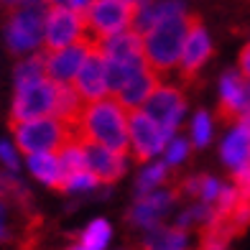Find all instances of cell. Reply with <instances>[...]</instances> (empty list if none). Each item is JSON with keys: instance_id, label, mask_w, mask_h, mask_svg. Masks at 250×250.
<instances>
[{"instance_id": "6da1fadb", "label": "cell", "mask_w": 250, "mask_h": 250, "mask_svg": "<svg viewBox=\"0 0 250 250\" xmlns=\"http://www.w3.org/2000/svg\"><path fill=\"white\" fill-rule=\"evenodd\" d=\"M77 130L82 143H97L115 153L128 151V115L112 97L87 102Z\"/></svg>"}, {"instance_id": "7a4b0ae2", "label": "cell", "mask_w": 250, "mask_h": 250, "mask_svg": "<svg viewBox=\"0 0 250 250\" xmlns=\"http://www.w3.org/2000/svg\"><path fill=\"white\" fill-rule=\"evenodd\" d=\"M189 23H191V13L187 10V13L164 18L151 33L143 36L146 64L161 77V82H164V74L171 72L174 66L179 64L181 49H184V41H187Z\"/></svg>"}, {"instance_id": "3957f363", "label": "cell", "mask_w": 250, "mask_h": 250, "mask_svg": "<svg viewBox=\"0 0 250 250\" xmlns=\"http://www.w3.org/2000/svg\"><path fill=\"white\" fill-rule=\"evenodd\" d=\"M13 146L18 153H59L69 141H79L77 128H69L66 123L56 118H39L26 123H13Z\"/></svg>"}, {"instance_id": "277c9868", "label": "cell", "mask_w": 250, "mask_h": 250, "mask_svg": "<svg viewBox=\"0 0 250 250\" xmlns=\"http://www.w3.org/2000/svg\"><path fill=\"white\" fill-rule=\"evenodd\" d=\"M46 0H23L8 18L5 43L13 54H33L43 43V21H46Z\"/></svg>"}, {"instance_id": "5b68a950", "label": "cell", "mask_w": 250, "mask_h": 250, "mask_svg": "<svg viewBox=\"0 0 250 250\" xmlns=\"http://www.w3.org/2000/svg\"><path fill=\"white\" fill-rule=\"evenodd\" d=\"M135 8L138 5L133 0H92L82 16L87 28L97 39H107V36H115V33L130 31Z\"/></svg>"}, {"instance_id": "8992f818", "label": "cell", "mask_w": 250, "mask_h": 250, "mask_svg": "<svg viewBox=\"0 0 250 250\" xmlns=\"http://www.w3.org/2000/svg\"><path fill=\"white\" fill-rule=\"evenodd\" d=\"M84 33H87V23L82 13L49 5L46 21H43V51H62L66 46L82 43Z\"/></svg>"}, {"instance_id": "52a82bcc", "label": "cell", "mask_w": 250, "mask_h": 250, "mask_svg": "<svg viewBox=\"0 0 250 250\" xmlns=\"http://www.w3.org/2000/svg\"><path fill=\"white\" fill-rule=\"evenodd\" d=\"M143 112H146V118H151L161 128V133L166 138H171L179 128L181 118H184V112H187V97L181 89L161 82L153 89V95L146 100Z\"/></svg>"}, {"instance_id": "ba28073f", "label": "cell", "mask_w": 250, "mask_h": 250, "mask_svg": "<svg viewBox=\"0 0 250 250\" xmlns=\"http://www.w3.org/2000/svg\"><path fill=\"white\" fill-rule=\"evenodd\" d=\"M51 110H54V82L51 79H39L33 84L16 87L13 110H10L13 123L51 118Z\"/></svg>"}, {"instance_id": "9c48e42d", "label": "cell", "mask_w": 250, "mask_h": 250, "mask_svg": "<svg viewBox=\"0 0 250 250\" xmlns=\"http://www.w3.org/2000/svg\"><path fill=\"white\" fill-rule=\"evenodd\" d=\"M125 115H128V146H130L135 161L146 164L148 158H153L156 153L164 151L168 138L161 133V128H158L151 118H146L143 110L125 112Z\"/></svg>"}, {"instance_id": "30bf717a", "label": "cell", "mask_w": 250, "mask_h": 250, "mask_svg": "<svg viewBox=\"0 0 250 250\" xmlns=\"http://www.w3.org/2000/svg\"><path fill=\"white\" fill-rule=\"evenodd\" d=\"M212 54V41H209V33L204 28L202 18L191 13V23H189V31H187V41H184V49H181V56H179V72H181V79H194L197 72L204 66V62L209 59Z\"/></svg>"}, {"instance_id": "8fae6325", "label": "cell", "mask_w": 250, "mask_h": 250, "mask_svg": "<svg viewBox=\"0 0 250 250\" xmlns=\"http://www.w3.org/2000/svg\"><path fill=\"white\" fill-rule=\"evenodd\" d=\"M250 112V79L240 72L222 74L220 82V118L225 123H240Z\"/></svg>"}, {"instance_id": "7c38bea8", "label": "cell", "mask_w": 250, "mask_h": 250, "mask_svg": "<svg viewBox=\"0 0 250 250\" xmlns=\"http://www.w3.org/2000/svg\"><path fill=\"white\" fill-rule=\"evenodd\" d=\"M84 146V161H87V171L95 176L97 184H112L125 174V153H115L97 143H82Z\"/></svg>"}, {"instance_id": "4fadbf2b", "label": "cell", "mask_w": 250, "mask_h": 250, "mask_svg": "<svg viewBox=\"0 0 250 250\" xmlns=\"http://www.w3.org/2000/svg\"><path fill=\"white\" fill-rule=\"evenodd\" d=\"M89 49L84 43H74L62 51H43V62H46V77L54 84H74V77L79 66L84 64Z\"/></svg>"}, {"instance_id": "5bb4252c", "label": "cell", "mask_w": 250, "mask_h": 250, "mask_svg": "<svg viewBox=\"0 0 250 250\" xmlns=\"http://www.w3.org/2000/svg\"><path fill=\"white\" fill-rule=\"evenodd\" d=\"M105 56L100 51H89L84 64L79 66V72L74 77V89L79 92L84 102H97L107 95V84H105Z\"/></svg>"}, {"instance_id": "9a60e30c", "label": "cell", "mask_w": 250, "mask_h": 250, "mask_svg": "<svg viewBox=\"0 0 250 250\" xmlns=\"http://www.w3.org/2000/svg\"><path fill=\"white\" fill-rule=\"evenodd\" d=\"M161 84V77H158L148 64L141 66L138 72H133V77L123 84V89L112 97L125 112H135L146 105V100L153 95V89Z\"/></svg>"}, {"instance_id": "2e32d148", "label": "cell", "mask_w": 250, "mask_h": 250, "mask_svg": "<svg viewBox=\"0 0 250 250\" xmlns=\"http://www.w3.org/2000/svg\"><path fill=\"white\" fill-rule=\"evenodd\" d=\"M100 54L105 56V62H115V64H125V66H143L146 64L143 39L133 31H123V33H115V36L102 39Z\"/></svg>"}, {"instance_id": "e0dca14e", "label": "cell", "mask_w": 250, "mask_h": 250, "mask_svg": "<svg viewBox=\"0 0 250 250\" xmlns=\"http://www.w3.org/2000/svg\"><path fill=\"white\" fill-rule=\"evenodd\" d=\"M179 197V191H151L146 197H138L135 207L130 209V222L146 227V230H153V227L161 225V217L174 207V202Z\"/></svg>"}, {"instance_id": "ac0fdd59", "label": "cell", "mask_w": 250, "mask_h": 250, "mask_svg": "<svg viewBox=\"0 0 250 250\" xmlns=\"http://www.w3.org/2000/svg\"><path fill=\"white\" fill-rule=\"evenodd\" d=\"M87 102L79 97V92L72 84H54V110H51V118L66 123L69 128H77L79 118L84 112Z\"/></svg>"}, {"instance_id": "d6986e66", "label": "cell", "mask_w": 250, "mask_h": 250, "mask_svg": "<svg viewBox=\"0 0 250 250\" xmlns=\"http://www.w3.org/2000/svg\"><path fill=\"white\" fill-rule=\"evenodd\" d=\"M143 250H189V237H187L184 230H179V227L158 225L146 235Z\"/></svg>"}, {"instance_id": "ffe728a7", "label": "cell", "mask_w": 250, "mask_h": 250, "mask_svg": "<svg viewBox=\"0 0 250 250\" xmlns=\"http://www.w3.org/2000/svg\"><path fill=\"white\" fill-rule=\"evenodd\" d=\"M26 166L31 176H36L41 184L59 189L62 187V168H59V158L56 153H33L26 156Z\"/></svg>"}, {"instance_id": "44dd1931", "label": "cell", "mask_w": 250, "mask_h": 250, "mask_svg": "<svg viewBox=\"0 0 250 250\" xmlns=\"http://www.w3.org/2000/svg\"><path fill=\"white\" fill-rule=\"evenodd\" d=\"M110 240H112V227L102 217L92 220L82 232H79V245H84L87 250H107Z\"/></svg>"}, {"instance_id": "7402d4cb", "label": "cell", "mask_w": 250, "mask_h": 250, "mask_svg": "<svg viewBox=\"0 0 250 250\" xmlns=\"http://www.w3.org/2000/svg\"><path fill=\"white\" fill-rule=\"evenodd\" d=\"M16 87H23V84H33L39 79H49L46 77V62H43V51L41 54H31L28 59H23L16 66Z\"/></svg>"}, {"instance_id": "603a6c76", "label": "cell", "mask_w": 250, "mask_h": 250, "mask_svg": "<svg viewBox=\"0 0 250 250\" xmlns=\"http://www.w3.org/2000/svg\"><path fill=\"white\" fill-rule=\"evenodd\" d=\"M168 176V166L166 164H151L138 179V197H146L156 191V187H164V181Z\"/></svg>"}, {"instance_id": "cb8c5ba5", "label": "cell", "mask_w": 250, "mask_h": 250, "mask_svg": "<svg viewBox=\"0 0 250 250\" xmlns=\"http://www.w3.org/2000/svg\"><path fill=\"white\" fill-rule=\"evenodd\" d=\"M212 138V120L207 112H197L194 120H191V141L194 146H207Z\"/></svg>"}, {"instance_id": "d4e9b609", "label": "cell", "mask_w": 250, "mask_h": 250, "mask_svg": "<svg viewBox=\"0 0 250 250\" xmlns=\"http://www.w3.org/2000/svg\"><path fill=\"white\" fill-rule=\"evenodd\" d=\"M95 187H97V181H95L92 174H89V171H79V174H72V176H64L59 189H64V191H89Z\"/></svg>"}, {"instance_id": "484cf974", "label": "cell", "mask_w": 250, "mask_h": 250, "mask_svg": "<svg viewBox=\"0 0 250 250\" xmlns=\"http://www.w3.org/2000/svg\"><path fill=\"white\" fill-rule=\"evenodd\" d=\"M0 164L5 166V171L16 174L21 168V153L10 141H0Z\"/></svg>"}, {"instance_id": "4316f807", "label": "cell", "mask_w": 250, "mask_h": 250, "mask_svg": "<svg viewBox=\"0 0 250 250\" xmlns=\"http://www.w3.org/2000/svg\"><path fill=\"white\" fill-rule=\"evenodd\" d=\"M166 146H168V148H166V161H164L166 166H179V164L189 156V143L181 141V138L168 141Z\"/></svg>"}, {"instance_id": "83f0119b", "label": "cell", "mask_w": 250, "mask_h": 250, "mask_svg": "<svg viewBox=\"0 0 250 250\" xmlns=\"http://www.w3.org/2000/svg\"><path fill=\"white\" fill-rule=\"evenodd\" d=\"M46 3L51 8H66V10H74V13H84L92 0H46Z\"/></svg>"}, {"instance_id": "f1b7e54d", "label": "cell", "mask_w": 250, "mask_h": 250, "mask_svg": "<svg viewBox=\"0 0 250 250\" xmlns=\"http://www.w3.org/2000/svg\"><path fill=\"white\" fill-rule=\"evenodd\" d=\"M8 235H10V230H8V204L0 199V240H8Z\"/></svg>"}, {"instance_id": "f546056e", "label": "cell", "mask_w": 250, "mask_h": 250, "mask_svg": "<svg viewBox=\"0 0 250 250\" xmlns=\"http://www.w3.org/2000/svg\"><path fill=\"white\" fill-rule=\"evenodd\" d=\"M237 64H240V74L245 79H250V43L240 51V59H237Z\"/></svg>"}, {"instance_id": "4dcf8cb0", "label": "cell", "mask_w": 250, "mask_h": 250, "mask_svg": "<svg viewBox=\"0 0 250 250\" xmlns=\"http://www.w3.org/2000/svg\"><path fill=\"white\" fill-rule=\"evenodd\" d=\"M66 250H87V248H84V245H79V243H77V245H72V248H66Z\"/></svg>"}, {"instance_id": "1f68e13d", "label": "cell", "mask_w": 250, "mask_h": 250, "mask_svg": "<svg viewBox=\"0 0 250 250\" xmlns=\"http://www.w3.org/2000/svg\"><path fill=\"white\" fill-rule=\"evenodd\" d=\"M135 5H146V3H153V0H133Z\"/></svg>"}, {"instance_id": "d6a6232c", "label": "cell", "mask_w": 250, "mask_h": 250, "mask_svg": "<svg viewBox=\"0 0 250 250\" xmlns=\"http://www.w3.org/2000/svg\"><path fill=\"white\" fill-rule=\"evenodd\" d=\"M5 3H13V5H21L23 0H5Z\"/></svg>"}]
</instances>
